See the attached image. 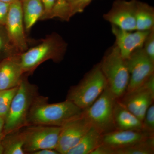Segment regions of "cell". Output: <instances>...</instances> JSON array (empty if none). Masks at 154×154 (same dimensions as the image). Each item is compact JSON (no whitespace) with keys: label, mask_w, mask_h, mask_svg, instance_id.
I'll list each match as a JSON object with an SVG mask.
<instances>
[{"label":"cell","mask_w":154,"mask_h":154,"mask_svg":"<svg viewBox=\"0 0 154 154\" xmlns=\"http://www.w3.org/2000/svg\"><path fill=\"white\" fill-rule=\"evenodd\" d=\"M84 110L72 102L66 100L50 104L46 98L37 96L28 113L30 125L62 127L82 115Z\"/></svg>","instance_id":"obj_1"},{"label":"cell","mask_w":154,"mask_h":154,"mask_svg":"<svg viewBox=\"0 0 154 154\" xmlns=\"http://www.w3.org/2000/svg\"><path fill=\"white\" fill-rule=\"evenodd\" d=\"M67 46L66 42L57 33L48 35L38 45L19 54L24 73L32 72L48 60L60 61L66 52Z\"/></svg>","instance_id":"obj_2"},{"label":"cell","mask_w":154,"mask_h":154,"mask_svg":"<svg viewBox=\"0 0 154 154\" xmlns=\"http://www.w3.org/2000/svg\"><path fill=\"white\" fill-rule=\"evenodd\" d=\"M36 96V87L30 84L23 75L5 119V135L29 125L28 113Z\"/></svg>","instance_id":"obj_3"},{"label":"cell","mask_w":154,"mask_h":154,"mask_svg":"<svg viewBox=\"0 0 154 154\" xmlns=\"http://www.w3.org/2000/svg\"><path fill=\"white\" fill-rule=\"evenodd\" d=\"M107 86L100 63L97 64L78 85L71 88L66 100L85 110L95 102Z\"/></svg>","instance_id":"obj_4"},{"label":"cell","mask_w":154,"mask_h":154,"mask_svg":"<svg viewBox=\"0 0 154 154\" xmlns=\"http://www.w3.org/2000/svg\"><path fill=\"white\" fill-rule=\"evenodd\" d=\"M100 65L108 88L116 99H121L126 92L130 76L125 60L116 45L106 53Z\"/></svg>","instance_id":"obj_5"},{"label":"cell","mask_w":154,"mask_h":154,"mask_svg":"<svg viewBox=\"0 0 154 154\" xmlns=\"http://www.w3.org/2000/svg\"><path fill=\"white\" fill-rule=\"evenodd\" d=\"M117 100L107 86L95 102L83 111L91 125L102 134L116 130L114 110Z\"/></svg>","instance_id":"obj_6"},{"label":"cell","mask_w":154,"mask_h":154,"mask_svg":"<svg viewBox=\"0 0 154 154\" xmlns=\"http://www.w3.org/2000/svg\"><path fill=\"white\" fill-rule=\"evenodd\" d=\"M62 127L30 125L22 132L25 153L42 149H56Z\"/></svg>","instance_id":"obj_7"},{"label":"cell","mask_w":154,"mask_h":154,"mask_svg":"<svg viewBox=\"0 0 154 154\" xmlns=\"http://www.w3.org/2000/svg\"><path fill=\"white\" fill-rule=\"evenodd\" d=\"M125 61L130 76L126 92L140 88L154 74V62L143 48L134 51Z\"/></svg>","instance_id":"obj_8"},{"label":"cell","mask_w":154,"mask_h":154,"mask_svg":"<svg viewBox=\"0 0 154 154\" xmlns=\"http://www.w3.org/2000/svg\"><path fill=\"white\" fill-rule=\"evenodd\" d=\"M5 27L12 44L21 54L28 49L21 0L10 4Z\"/></svg>","instance_id":"obj_9"},{"label":"cell","mask_w":154,"mask_h":154,"mask_svg":"<svg viewBox=\"0 0 154 154\" xmlns=\"http://www.w3.org/2000/svg\"><path fill=\"white\" fill-rule=\"evenodd\" d=\"M137 0H115L110 11L103 18L122 30L134 31L136 29L135 13Z\"/></svg>","instance_id":"obj_10"},{"label":"cell","mask_w":154,"mask_h":154,"mask_svg":"<svg viewBox=\"0 0 154 154\" xmlns=\"http://www.w3.org/2000/svg\"><path fill=\"white\" fill-rule=\"evenodd\" d=\"M92 126L89 120L82 116L62 126L56 150L60 154H67L74 147Z\"/></svg>","instance_id":"obj_11"},{"label":"cell","mask_w":154,"mask_h":154,"mask_svg":"<svg viewBox=\"0 0 154 154\" xmlns=\"http://www.w3.org/2000/svg\"><path fill=\"white\" fill-rule=\"evenodd\" d=\"M154 99V91L144 83L135 90L125 92L121 99L118 100L142 122L147 110L153 103Z\"/></svg>","instance_id":"obj_12"},{"label":"cell","mask_w":154,"mask_h":154,"mask_svg":"<svg viewBox=\"0 0 154 154\" xmlns=\"http://www.w3.org/2000/svg\"><path fill=\"white\" fill-rule=\"evenodd\" d=\"M111 30L115 37V45L125 60L137 50L143 47L146 38L151 30L127 31L112 25Z\"/></svg>","instance_id":"obj_13"},{"label":"cell","mask_w":154,"mask_h":154,"mask_svg":"<svg viewBox=\"0 0 154 154\" xmlns=\"http://www.w3.org/2000/svg\"><path fill=\"white\" fill-rule=\"evenodd\" d=\"M19 54L5 58L0 62V91L17 87L25 74Z\"/></svg>","instance_id":"obj_14"},{"label":"cell","mask_w":154,"mask_h":154,"mask_svg":"<svg viewBox=\"0 0 154 154\" xmlns=\"http://www.w3.org/2000/svg\"><path fill=\"white\" fill-rule=\"evenodd\" d=\"M148 137L142 131L115 130L102 134V143L116 150L129 146Z\"/></svg>","instance_id":"obj_15"},{"label":"cell","mask_w":154,"mask_h":154,"mask_svg":"<svg viewBox=\"0 0 154 154\" xmlns=\"http://www.w3.org/2000/svg\"><path fill=\"white\" fill-rule=\"evenodd\" d=\"M116 130L142 131V122L117 100L114 110Z\"/></svg>","instance_id":"obj_16"},{"label":"cell","mask_w":154,"mask_h":154,"mask_svg":"<svg viewBox=\"0 0 154 154\" xmlns=\"http://www.w3.org/2000/svg\"><path fill=\"white\" fill-rule=\"evenodd\" d=\"M25 31L28 32L44 14L41 0H21Z\"/></svg>","instance_id":"obj_17"},{"label":"cell","mask_w":154,"mask_h":154,"mask_svg":"<svg viewBox=\"0 0 154 154\" xmlns=\"http://www.w3.org/2000/svg\"><path fill=\"white\" fill-rule=\"evenodd\" d=\"M102 134L93 126L67 154H91L102 143Z\"/></svg>","instance_id":"obj_18"},{"label":"cell","mask_w":154,"mask_h":154,"mask_svg":"<svg viewBox=\"0 0 154 154\" xmlns=\"http://www.w3.org/2000/svg\"><path fill=\"white\" fill-rule=\"evenodd\" d=\"M136 30L154 29V9L147 3L137 1L135 13Z\"/></svg>","instance_id":"obj_19"},{"label":"cell","mask_w":154,"mask_h":154,"mask_svg":"<svg viewBox=\"0 0 154 154\" xmlns=\"http://www.w3.org/2000/svg\"><path fill=\"white\" fill-rule=\"evenodd\" d=\"M19 130L5 135L1 143L4 154H25L24 141L21 131Z\"/></svg>","instance_id":"obj_20"},{"label":"cell","mask_w":154,"mask_h":154,"mask_svg":"<svg viewBox=\"0 0 154 154\" xmlns=\"http://www.w3.org/2000/svg\"><path fill=\"white\" fill-rule=\"evenodd\" d=\"M154 136L149 137L132 145L116 150V154H153Z\"/></svg>","instance_id":"obj_21"},{"label":"cell","mask_w":154,"mask_h":154,"mask_svg":"<svg viewBox=\"0 0 154 154\" xmlns=\"http://www.w3.org/2000/svg\"><path fill=\"white\" fill-rule=\"evenodd\" d=\"M19 54L11 43L5 26L0 25V57L4 55L7 57Z\"/></svg>","instance_id":"obj_22"},{"label":"cell","mask_w":154,"mask_h":154,"mask_svg":"<svg viewBox=\"0 0 154 154\" xmlns=\"http://www.w3.org/2000/svg\"><path fill=\"white\" fill-rule=\"evenodd\" d=\"M18 86L0 91V116L5 119L8 113L14 96L18 91Z\"/></svg>","instance_id":"obj_23"},{"label":"cell","mask_w":154,"mask_h":154,"mask_svg":"<svg viewBox=\"0 0 154 154\" xmlns=\"http://www.w3.org/2000/svg\"><path fill=\"white\" fill-rule=\"evenodd\" d=\"M142 131L149 137L154 136V105L152 104L147 110L142 121Z\"/></svg>","instance_id":"obj_24"},{"label":"cell","mask_w":154,"mask_h":154,"mask_svg":"<svg viewBox=\"0 0 154 154\" xmlns=\"http://www.w3.org/2000/svg\"><path fill=\"white\" fill-rule=\"evenodd\" d=\"M93 0H76L69 4V17L71 18L76 14L83 12L86 7L91 4Z\"/></svg>","instance_id":"obj_25"},{"label":"cell","mask_w":154,"mask_h":154,"mask_svg":"<svg viewBox=\"0 0 154 154\" xmlns=\"http://www.w3.org/2000/svg\"><path fill=\"white\" fill-rule=\"evenodd\" d=\"M143 48L148 56L154 62V29L151 30L146 38Z\"/></svg>","instance_id":"obj_26"},{"label":"cell","mask_w":154,"mask_h":154,"mask_svg":"<svg viewBox=\"0 0 154 154\" xmlns=\"http://www.w3.org/2000/svg\"><path fill=\"white\" fill-rule=\"evenodd\" d=\"M44 7V12L40 20L50 19L57 0H41Z\"/></svg>","instance_id":"obj_27"},{"label":"cell","mask_w":154,"mask_h":154,"mask_svg":"<svg viewBox=\"0 0 154 154\" xmlns=\"http://www.w3.org/2000/svg\"><path fill=\"white\" fill-rule=\"evenodd\" d=\"M10 4L0 1V25L5 26L10 9Z\"/></svg>","instance_id":"obj_28"},{"label":"cell","mask_w":154,"mask_h":154,"mask_svg":"<svg viewBox=\"0 0 154 154\" xmlns=\"http://www.w3.org/2000/svg\"><path fill=\"white\" fill-rule=\"evenodd\" d=\"M91 154H116V149L102 143Z\"/></svg>","instance_id":"obj_29"},{"label":"cell","mask_w":154,"mask_h":154,"mask_svg":"<svg viewBox=\"0 0 154 154\" xmlns=\"http://www.w3.org/2000/svg\"><path fill=\"white\" fill-rule=\"evenodd\" d=\"M31 154H59L56 149H42L36 152H33Z\"/></svg>","instance_id":"obj_30"},{"label":"cell","mask_w":154,"mask_h":154,"mask_svg":"<svg viewBox=\"0 0 154 154\" xmlns=\"http://www.w3.org/2000/svg\"><path fill=\"white\" fill-rule=\"evenodd\" d=\"M5 119L2 116H0V143L5 137L4 133V126H5Z\"/></svg>","instance_id":"obj_31"},{"label":"cell","mask_w":154,"mask_h":154,"mask_svg":"<svg viewBox=\"0 0 154 154\" xmlns=\"http://www.w3.org/2000/svg\"><path fill=\"white\" fill-rule=\"evenodd\" d=\"M67 3L66 0H57L54 7L57 9H60L64 7Z\"/></svg>","instance_id":"obj_32"},{"label":"cell","mask_w":154,"mask_h":154,"mask_svg":"<svg viewBox=\"0 0 154 154\" xmlns=\"http://www.w3.org/2000/svg\"><path fill=\"white\" fill-rule=\"evenodd\" d=\"M17 1V0H0L1 2H3L8 3V4H10L14 2H16V1Z\"/></svg>","instance_id":"obj_33"},{"label":"cell","mask_w":154,"mask_h":154,"mask_svg":"<svg viewBox=\"0 0 154 154\" xmlns=\"http://www.w3.org/2000/svg\"><path fill=\"white\" fill-rule=\"evenodd\" d=\"M4 153V149L2 143H0V154H2Z\"/></svg>","instance_id":"obj_34"},{"label":"cell","mask_w":154,"mask_h":154,"mask_svg":"<svg viewBox=\"0 0 154 154\" xmlns=\"http://www.w3.org/2000/svg\"><path fill=\"white\" fill-rule=\"evenodd\" d=\"M75 1H76V0H66L67 2L69 3V4L73 2H75Z\"/></svg>","instance_id":"obj_35"}]
</instances>
